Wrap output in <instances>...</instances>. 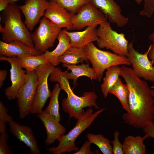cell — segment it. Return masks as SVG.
Listing matches in <instances>:
<instances>
[{
  "instance_id": "32",
  "label": "cell",
  "mask_w": 154,
  "mask_h": 154,
  "mask_svg": "<svg viewBox=\"0 0 154 154\" xmlns=\"http://www.w3.org/2000/svg\"><path fill=\"white\" fill-rule=\"evenodd\" d=\"M119 133L116 130L114 134V139L111 141L113 145V152L114 154H123V144L119 139Z\"/></svg>"
},
{
  "instance_id": "21",
  "label": "cell",
  "mask_w": 154,
  "mask_h": 154,
  "mask_svg": "<svg viewBox=\"0 0 154 154\" xmlns=\"http://www.w3.org/2000/svg\"><path fill=\"white\" fill-rule=\"evenodd\" d=\"M62 66L70 70V72H67V76L68 79L73 80L74 86L77 84V80L79 77L85 76L91 79L97 80L96 73L93 69L90 68L89 64H82L80 65L62 64Z\"/></svg>"
},
{
  "instance_id": "10",
  "label": "cell",
  "mask_w": 154,
  "mask_h": 154,
  "mask_svg": "<svg viewBox=\"0 0 154 154\" xmlns=\"http://www.w3.org/2000/svg\"><path fill=\"white\" fill-rule=\"evenodd\" d=\"M54 67L49 63L40 66L35 70L38 77V82L32 106V114L40 113L50 97L51 92L48 88V80Z\"/></svg>"
},
{
  "instance_id": "4",
  "label": "cell",
  "mask_w": 154,
  "mask_h": 154,
  "mask_svg": "<svg viewBox=\"0 0 154 154\" xmlns=\"http://www.w3.org/2000/svg\"><path fill=\"white\" fill-rule=\"evenodd\" d=\"M106 109H100L93 113V110L88 109L85 113L78 119L75 127L67 134L60 137L58 141L59 142L56 147H52L48 151L54 154L70 153L72 151H77L78 148L75 145V141L78 136L83 131L89 127L100 113Z\"/></svg>"
},
{
  "instance_id": "37",
  "label": "cell",
  "mask_w": 154,
  "mask_h": 154,
  "mask_svg": "<svg viewBox=\"0 0 154 154\" xmlns=\"http://www.w3.org/2000/svg\"><path fill=\"white\" fill-rule=\"evenodd\" d=\"M10 3L8 0H0V11H4L8 7Z\"/></svg>"
},
{
  "instance_id": "31",
  "label": "cell",
  "mask_w": 154,
  "mask_h": 154,
  "mask_svg": "<svg viewBox=\"0 0 154 154\" xmlns=\"http://www.w3.org/2000/svg\"><path fill=\"white\" fill-rule=\"evenodd\" d=\"M8 109L3 102H0V125H6V123L13 120V117L8 114Z\"/></svg>"
},
{
  "instance_id": "1",
  "label": "cell",
  "mask_w": 154,
  "mask_h": 154,
  "mask_svg": "<svg viewBox=\"0 0 154 154\" xmlns=\"http://www.w3.org/2000/svg\"><path fill=\"white\" fill-rule=\"evenodd\" d=\"M121 68L120 76L129 91V111L123 114V120L129 126L142 128L154 119V99L151 88L146 81L135 74L132 68L125 65Z\"/></svg>"
},
{
  "instance_id": "22",
  "label": "cell",
  "mask_w": 154,
  "mask_h": 154,
  "mask_svg": "<svg viewBox=\"0 0 154 154\" xmlns=\"http://www.w3.org/2000/svg\"><path fill=\"white\" fill-rule=\"evenodd\" d=\"M147 138L145 135L142 137L131 135L125 137L123 144V154H146V147L143 141Z\"/></svg>"
},
{
  "instance_id": "30",
  "label": "cell",
  "mask_w": 154,
  "mask_h": 154,
  "mask_svg": "<svg viewBox=\"0 0 154 154\" xmlns=\"http://www.w3.org/2000/svg\"><path fill=\"white\" fill-rule=\"evenodd\" d=\"M9 138L8 133L6 132L0 134V154H11L12 151L9 148L7 140Z\"/></svg>"
},
{
  "instance_id": "24",
  "label": "cell",
  "mask_w": 154,
  "mask_h": 154,
  "mask_svg": "<svg viewBox=\"0 0 154 154\" xmlns=\"http://www.w3.org/2000/svg\"><path fill=\"white\" fill-rule=\"evenodd\" d=\"M121 72V68L119 66H112L106 69L101 85V91L105 98L120 76Z\"/></svg>"
},
{
  "instance_id": "9",
  "label": "cell",
  "mask_w": 154,
  "mask_h": 154,
  "mask_svg": "<svg viewBox=\"0 0 154 154\" xmlns=\"http://www.w3.org/2000/svg\"><path fill=\"white\" fill-rule=\"evenodd\" d=\"M151 46V44L145 53H140L134 48L132 41L128 44L126 56L132 65L134 72L138 77L154 82V63L148 57Z\"/></svg>"
},
{
  "instance_id": "20",
  "label": "cell",
  "mask_w": 154,
  "mask_h": 154,
  "mask_svg": "<svg viewBox=\"0 0 154 154\" xmlns=\"http://www.w3.org/2000/svg\"><path fill=\"white\" fill-rule=\"evenodd\" d=\"M57 39L58 44L55 49L51 51L48 50L43 53L46 59L54 66L60 64L59 58L71 46L70 38L62 30L60 32Z\"/></svg>"
},
{
  "instance_id": "12",
  "label": "cell",
  "mask_w": 154,
  "mask_h": 154,
  "mask_svg": "<svg viewBox=\"0 0 154 154\" xmlns=\"http://www.w3.org/2000/svg\"><path fill=\"white\" fill-rule=\"evenodd\" d=\"M0 60L9 62L11 65V85L5 90V94L8 100L16 98L20 89L25 84L27 78L26 71L23 70L20 65L17 57L1 56Z\"/></svg>"
},
{
  "instance_id": "15",
  "label": "cell",
  "mask_w": 154,
  "mask_h": 154,
  "mask_svg": "<svg viewBox=\"0 0 154 154\" xmlns=\"http://www.w3.org/2000/svg\"><path fill=\"white\" fill-rule=\"evenodd\" d=\"M72 15L55 0H49L44 17L48 19L61 29L71 30V20Z\"/></svg>"
},
{
  "instance_id": "5",
  "label": "cell",
  "mask_w": 154,
  "mask_h": 154,
  "mask_svg": "<svg viewBox=\"0 0 154 154\" xmlns=\"http://www.w3.org/2000/svg\"><path fill=\"white\" fill-rule=\"evenodd\" d=\"M84 48L96 73L97 80L100 82L102 80L104 71L108 68L115 66L131 65L126 56L102 50L95 46L93 42L88 44Z\"/></svg>"
},
{
  "instance_id": "14",
  "label": "cell",
  "mask_w": 154,
  "mask_h": 154,
  "mask_svg": "<svg viewBox=\"0 0 154 154\" xmlns=\"http://www.w3.org/2000/svg\"><path fill=\"white\" fill-rule=\"evenodd\" d=\"M90 3L105 15L110 23L118 27L124 26L129 18L121 14L120 7L114 0H90Z\"/></svg>"
},
{
  "instance_id": "18",
  "label": "cell",
  "mask_w": 154,
  "mask_h": 154,
  "mask_svg": "<svg viewBox=\"0 0 154 154\" xmlns=\"http://www.w3.org/2000/svg\"><path fill=\"white\" fill-rule=\"evenodd\" d=\"M98 25L88 26L83 31L71 32L64 29L62 30L68 36L71 46L84 48L91 42L99 39L97 32Z\"/></svg>"
},
{
  "instance_id": "6",
  "label": "cell",
  "mask_w": 154,
  "mask_h": 154,
  "mask_svg": "<svg viewBox=\"0 0 154 154\" xmlns=\"http://www.w3.org/2000/svg\"><path fill=\"white\" fill-rule=\"evenodd\" d=\"M98 26L97 32L99 39L96 41L98 47L126 56L128 51V40L126 39L124 34L113 30L107 21L102 22Z\"/></svg>"
},
{
  "instance_id": "13",
  "label": "cell",
  "mask_w": 154,
  "mask_h": 154,
  "mask_svg": "<svg viewBox=\"0 0 154 154\" xmlns=\"http://www.w3.org/2000/svg\"><path fill=\"white\" fill-rule=\"evenodd\" d=\"M49 4L47 0H25L24 4L19 6L25 17V23L32 31L44 16Z\"/></svg>"
},
{
  "instance_id": "23",
  "label": "cell",
  "mask_w": 154,
  "mask_h": 154,
  "mask_svg": "<svg viewBox=\"0 0 154 154\" xmlns=\"http://www.w3.org/2000/svg\"><path fill=\"white\" fill-rule=\"evenodd\" d=\"M60 62L67 64H82L84 61H89L85 53L84 48L70 46L58 58Z\"/></svg>"
},
{
  "instance_id": "41",
  "label": "cell",
  "mask_w": 154,
  "mask_h": 154,
  "mask_svg": "<svg viewBox=\"0 0 154 154\" xmlns=\"http://www.w3.org/2000/svg\"><path fill=\"white\" fill-rule=\"evenodd\" d=\"M151 95L154 98V88L151 89Z\"/></svg>"
},
{
  "instance_id": "8",
  "label": "cell",
  "mask_w": 154,
  "mask_h": 154,
  "mask_svg": "<svg viewBox=\"0 0 154 154\" xmlns=\"http://www.w3.org/2000/svg\"><path fill=\"white\" fill-rule=\"evenodd\" d=\"M27 78L24 85L18 91L17 95L19 116L24 119L31 114L38 79L35 71H26Z\"/></svg>"
},
{
  "instance_id": "17",
  "label": "cell",
  "mask_w": 154,
  "mask_h": 154,
  "mask_svg": "<svg viewBox=\"0 0 154 154\" xmlns=\"http://www.w3.org/2000/svg\"><path fill=\"white\" fill-rule=\"evenodd\" d=\"M37 116L46 129L47 136L44 141L46 145L53 144L66 132L65 127L44 110H42Z\"/></svg>"
},
{
  "instance_id": "34",
  "label": "cell",
  "mask_w": 154,
  "mask_h": 154,
  "mask_svg": "<svg viewBox=\"0 0 154 154\" xmlns=\"http://www.w3.org/2000/svg\"><path fill=\"white\" fill-rule=\"evenodd\" d=\"M142 128L147 138L151 137L154 139V121L145 125Z\"/></svg>"
},
{
  "instance_id": "26",
  "label": "cell",
  "mask_w": 154,
  "mask_h": 154,
  "mask_svg": "<svg viewBox=\"0 0 154 154\" xmlns=\"http://www.w3.org/2000/svg\"><path fill=\"white\" fill-rule=\"evenodd\" d=\"M109 93L115 96L120 102L123 108L127 112H129V90L127 84L122 82L120 77Z\"/></svg>"
},
{
  "instance_id": "39",
  "label": "cell",
  "mask_w": 154,
  "mask_h": 154,
  "mask_svg": "<svg viewBox=\"0 0 154 154\" xmlns=\"http://www.w3.org/2000/svg\"><path fill=\"white\" fill-rule=\"evenodd\" d=\"M9 3H15V2L18 1L19 0H8Z\"/></svg>"
},
{
  "instance_id": "27",
  "label": "cell",
  "mask_w": 154,
  "mask_h": 154,
  "mask_svg": "<svg viewBox=\"0 0 154 154\" xmlns=\"http://www.w3.org/2000/svg\"><path fill=\"white\" fill-rule=\"evenodd\" d=\"M61 90L58 83L54 85L49 97V103L44 110L52 118L59 122L61 120V118L59 111L58 97Z\"/></svg>"
},
{
  "instance_id": "33",
  "label": "cell",
  "mask_w": 154,
  "mask_h": 154,
  "mask_svg": "<svg viewBox=\"0 0 154 154\" xmlns=\"http://www.w3.org/2000/svg\"><path fill=\"white\" fill-rule=\"evenodd\" d=\"M91 143L88 140L86 141L80 149L78 150L74 154H94L95 153L92 152L90 149Z\"/></svg>"
},
{
  "instance_id": "38",
  "label": "cell",
  "mask_w": 154,
  "mask_h": 154,
  "mask_svg": "<svg viewBox=\"0 0 154 154\" xmlns=\"http://www.w3.org/2000/svg\"><path fill=\"white\" fill-rule=\"evenodd\" d=\"M144 3L148 5L154 7V0H144Z\"/></svg>"
},
{
  "instance_id": "29",
  "label": "cell",
  "mask_w": 154,
  "mask_h": 154,
  "mask_svg": "<svg viewBox=\"0 0 154 154\" xmlns=\"http://www.w3.org/2000/svg\"><path fill=\"white\" fill-rule=\"evenodd\" d=\"M69 13L73 15L83 6L90 3V0H55Z\"/></svg>"
},
{
  "instance_id": "7",
  "label": "cell",
  "mask_w": 154,
  "mask_h": 154,
  "mask_svg": "<svg viewBox=\"0 0 154 154\" xmlns=\"http://www.w3.org/2000/svg\"><path fill=\"white\" fill-rule=\"evenodd\" d=\"M31 37L36 49L43 54L53 47L61 29L48 19L43 17Z\"/></svg>"
},
{
  "instance_id": "3",
  "label": "cell",
  "mask_w": 154,
  "mask_h": 154,
  "mask_svg": "<svg viewBox=\"0 0 154 154\" xmlns=\"http://www.w3.org/2000/svg\"><path fill=\"white\" fill-rule=\"evenodd\" d=\"M21 10L15 3H10L3 11L4 26H0L3 41L9 42L21 41L31 47H34L31 35L21 20Z\"/></svg>"
},
{
  "instance_id": "36",
  "label": "cell",
  "mask_w": 154,
  "mask_h": 154,
  "mask_svg": "<svg viewBox=\"0 0 154 154\" xmlns=\"http://www.w3.org/2000/svg\"><path fill=\"white\" fill-rule=\"evenodd\" d=\"M7 71L6 70H0V87L1 88L2 86L3 82L7 77Z\"/></svg>"
},
{
  "instance_id": "11",
  "label": "cell",
  "mask_w": 154,
  "mask_h": 154,
  "mask_svg": "<svg viewBox=\"0 0 154 154\" xmlns=\"http://www.w3.org/2000/svg\"><path fill=\"white\" fill-rule=\"evenodd\" d=\"M107 19L105 15L90 3L72 15L71 20V30H80L90 26L99 25Z\"/></svg>"
},
{
  "instance_id": "19",
  "label": "cell",
  "mask_w": 154,
  "mask_h": 154,
  "mask_svg": "<svg viewBox=\"0 0 154 154\" xmlns=\"http://www.w3.org/2000/svg\"><path fill=\"white\" fill-rule=\"evenodd\" d=\"M42 54L34 47H31L19 41L6 42L0 41V55L9 57L23 55H37Z\"/></svg>"
},
{
  "instance_id": "16",
  "label": "cell",
  "mask_w": 154,
  "mask_h": 154,
  "mask_svg": "<svg viewBox=\"0 0 154 154\" xmlns=\"http://www.w3.org/2000/svg\"><path fill=\"white\" fill-rule=\"evenodd\" d=\"M10 132L20 141L24 143L29 148L31 154H40L37 141L31 127L20 125L13 120L9 123Z\"/></svg>"
},
{
  "instance_id": "40",
  "label": "cell",
  "mask_w": 154,
  "mask_h": 154,
  "mask_svg": "<svg viewBox=\"0 0 154 154\" xmlns=\"http://www.w3.org/2000/svg\"><path fill=\"white\" fill-rule=\"evenodd\" d=\"M136 3L138 4H140L142 1L144 0H134Z\"/></svg>"
},
{
  "instance_id": "2",
  "label": "cell",
  "mask_w": 154,
  "mask_h": 154,
  "mask_svg": "<svg viewBox=\"0 0 154 154\" xmlns=\"http://www.w3.org/2000/svg\"><path fill=\"white\" fill-rule=\"evenodd\" d=\"M69 70L62 72L59 68H54L50 74V80L52 82H58L61 90L67 94L66 98L63 99L62 106L63 110L69 116V118L74 117L77 120L85 113L84 108L92 106L96 109L100 108L96 104L97 96L94 91L84 93L82 96L76 95L71 89L67 73Z\"/></svg>"
},
{
  "instance_id": "25",
  "label": "cell",
  "mask_w": 154,
  "mask_h": 154,
  "mask_svg": "<svg viewBox=\"0 0 154 154\" xmlns=\"http://www.w3.org/2000/svg\"><path fill=\"white\" fill-rule=\"evenodd\" d=\"M17 57L21 67L26 71H35L40 66L50 63L43 54L34 56L23 55Z\"/></svg>"
},
{
  "instance_id": "35",
  "label": "cell",
  "mask_w": 154,
  "mask_h": 154,
  "mask_svg": "<svg viewBox=\"0 0 154 154\" xmlns=\"http://www.w3.org/2000/svg\"><path fill=\"white\" fill-rule=\"evenodd\" d=\"M149 38L152 42L151 48L148 54L149 58L154 63V31L149 36Z\"/></svg>"
},
{
  "instance_id": "42",
  "label": "cell",
  "mask_w": 154,
  "mask_h": 154,
  "mask_svg": "<svg viewBox=\"0 0 154 154\" xmlns=\"http://www.w3.org/2000/svg\"><path fill=\"white\" fill-rule=\"evenodd\" d=\"M151 88L153 89L154 88V85L150 87Z\"/></svg>"
},
{
  "instance_id": "28",
  "label": "cell",
  "mask_w": 154,
  "mask_h": 154,
  "mask_svg": "<svg viewBox=\"0 0 154 154\" xmlns=\"http://www.w3.org/2000/svg\"><path fill=\"white\" fill-rule=\"evenodd\" d=\"M91 143L96 145L104 154H112L113 148L110 140L102 134L89 133L86 135Z\"/></svg>"
}]
</instances>
